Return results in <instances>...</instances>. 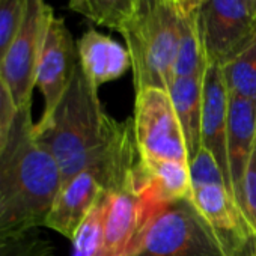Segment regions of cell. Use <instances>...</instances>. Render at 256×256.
<instances>
[{"mask_svg":"<svg viewBox=\"0 0 256 256\" xmlns=\"http://www.w3.org/2000/svg\"><path fill=\"white\" fill-rule=\"evenodd\" d=\"M228 114L229 92L224 83L222 66L208 62L204 72L200 142L202 148L206 150L217 162L226 184L232 192L228 160Z\"/></svg>","mask_w":256,"mask_h":256,"instance_id":"8fae6325","label":"cell"},{"mask_svg":"<svg viewBox=\"0 0 256 256\" xmlns=\"http://www.w3.org/2000/svg\"><path fill=\"white\" fill-rule=\"evenodd\" d=\"M206 64L198 23V10L187 14L180 12V40L174 76H200L205 72Z\"/></svg>","mask_w":256,"mask_h":256,"instance_id":"e0dca14e","label":"cell"},{"mask_svg":"<svg viewBox=\"0 0 256 256\" xmlns=\"http://www.w3.org/2000/svg\"><path fill=\"white\" fill-rule=\"evenodd\" d=\"M241 2L248 8V11L253 14V17L256 18V0H241Z\"/></svg>","mask_w":256,"mask_h":256,"instance_id":"4316f807","label":"cell"},{"mask_svg":"<svg viewBox=\"0 0 256 256\" xmlns=\"http://www.w3.org/2000/svg\"><path fill=\"white\" fill-rule=\"evenodd\" d=\"M136 188L142 199L156 211L168 204L188 199L192 194L188 164L140 157L136 166Z\"/></svg>","mask_w":256,"mask_h":256,"instance_id":"5bb4252c","label":"cell"},{"mask_svg":"<svg viewBox=\"0 0 256 256\" xmlns=\"http://www.w3.org/2000/svg\"><path fill=\"white\" fill-rule=\"evenodd\" d=\"M107 192L86 216L72 238V256H104V222Z\"/></svg>","mask_w":256,"mask_h":256,"instance_id":"ffe728a7","label":"cell"},{"mask_svg":"<svg viewBox=\"0 0 256 256\" xmlns=\"http://www.w3.org/2000/svg\"><path fill=\"white\" fill-rule=\"evenodd\" d=\"M190 200L229 256L256 252V229L224 184L192 187Z\"/></svg>","mask_w":256,"mask_h":256,"instance_id":"ba28073f","label":"cell"},{"mask_svg":"<svg viewBox=\"0 0 256 256\" xmlns=\"http://www.w3.org/2000/svg\"><path fill=\"white\" fill-rule=\"evenodd\" d=\"M78 64L77 42L64 18L53 17L46 35L36 70V88L44 98L41 119H46L64 96Z\"/></svg>","mask_w":256,"mask_h":256,"instance_id":"9c48e42d","label":"cell"},{"mask_svg":"<svg viewBox=\"0 0 256 256\" xmlns=\"http://www.w3.org/2000/svg\"><path fill=\"white\" fill-rule=\"evenodd\" d=\"M125 256H229L194 205L181 199L158 208Z\"/></svg>","mask_w":256,"mask_h":256,"instance_id":"277c9868","label":"cell"},{"mask_svg":"<svg viewBox=\"0 0 256 256\" xmlns=\"http://www.w3.org/2000/svg\"><path fill=\"white\" fill-rule=\"evenodd\" d=\"M170 2L178 8L180 12L182 14H187V12H193L196 11L200 4H202V0H170Z\"/></svg>","mask_w":256,"mask_h":256,"instance_id":"484cf974","label":"cell"},{"mask_svg":"<svg viewBox=\"0 0 256 256\" xmlns=\"http://www.w3.org/2000/svg\"><path fill=\"white\" fill-rule=\"evenodd\" d=\"M104 193L106 190L94 170L86 169L77 174L62 186L44 228L72 241L80 224Z\"/></svg>","mask_w":256,"mask_h":256,"instance_id":"4fadbf2b","label":"cell"},{"mask_svg":"<svg viewBox=\"0 0 256 256\" xmlns=\"http://www.w3.org/2000/svg\"><path fill=\"white\" fill-rule=\"evenodd\" d=\"M242 204L248 220L256 229V150L253 152L252 162L246 174L242 187Z\"/></svg>","mask_w":256,"mask_h":256,"instance_id":"d4e9b609","label":"cell"},{"mask_svg":"<svg viewBox=\"0 0 256 256\" xmlns=\"http://www.w3.org/2000/svg\"><path fill=\"white\" fill-rule=\"evenodd\" d=\"M202 2H204V0H202Z\"/></svg>","mask_w":256,"mask_h":256,"instance_id":"f1b7e54d","label":"cell"},{"mask_svg":"<svg viewBox=\"0 0 256 256\" xmlns=\"http://www.w3.org/2000/svg\"><path fill=\"white\" fill-rule=\"evenodd\" d=\"M132 60L136 92L169 89L174 80L180 40V11L170 0H140L119 30Z\"/></svg>","mask_w":256,"mask_h":256,"instance_id":"3957f363","label":"cell"},{"mask_svg":"<svg viewBox=\"0 0 256 256\" xmlns=\"http://www.w3.org/2000/svg\"><path fill=\"white\" fill-rule=\"evenodd\" d=\"M53 17L47 0H28L22 26L0 62V77L8 84L18 108L32 104L38 62Z\"/></svg>","mask_w":256,"mask_h":256,"instance_id":"8992f818","label":"cell"},{"mask_svg":"<svg viewBox=\"0 0 256 256\" xmlns=\"http://www.w3.org/2000/svg\"><path fill=\"white\" fill-rule=\"evenodd\" d=\"M133 128L139 156L148 160H174L188 164L181 125L166 89L136 92Z\"/></svg>","mask_w":256,"mask_h":256,"instance_id":"5b68a950","label":"cell"},{"mask_svg":"<svg viewBox=\"0 0 256 256\" xmlns=\"http://www.w3.org/2000/svg\"><path fill=\"white\" fill-rule=\"evenodd\" d=\"M168 92L170 95L174 108L176 112L181 130L186 139L188 163H190L202 148L200 128H202L204 74L175 77Z\"/></svg>","mask_w":256,"mask_h":256,"instance_id":"2e32d148","label":"cell"},{"mask_svg":"<svg viewBox=\"0 0 256 256\" xmlns=\"http://www.w3.org/2000/svg\"><path fill=\"white\" fill-rule=\"evenodd\" d=\"M188 169H190L192 187L210 186V184H224L228 187L226 180H224V176H223L217 162L204 148H200L198 156L188 163Z\"/></svg>","mask_w":256,"mask_h":256,"instance_id":"603a6c76","label":"cell"},{"mask_svg":"<svg viewBox=\"0 0 256 256\" xmlns=\"http://www.w3.org/2000/svg\"><path fill=\"white\" fill-rule=\"evenodd\" d=\"M26 4L28 0H0V62L22 26Z\"/></svg>","mask_w":256,"mask_h":256,"instance_id":"7402d4cb","label":"cell"},{"mask_svg":"<svg viewBox=\"0 0 256 256\" xmlns=\"http://www.w3.org/2000/svg\"><path fill=\"white\" fill-rule=\"evenodd\" d=\"M60 188L59 164L35 139L32 104H28L18 108L0 146V236L42 228Z\"/></svg>","mask_w":256,"mask_h":256,"instance_id":"6da1fadb","label":"cell"},{"mask_svg":"<svg viewBox=\"0 0 256 256\" xmlns=\"http://www.w3.org/2000/svg\"><path fill=\"white\" fill-rule=\"evenodd\" d=\"M198 23L206 62L223 66L256 36V18L241 0H204Z\"/></svg>","mask_w":256,"mask_h":256,"instance_id":"52a82bcc","label":"cell"},{"mask_svg":"<svg viewBox=\"0 0 256 256\" xmlns=\"http://www.w3.org/2000/svg\"><path fill=\"white\" fill-rule=\"evenodd\" d=\"M54 247L38 230L16 236H0V256H52Z\"/></svg>","mask_w":256,"mask_h":256,"instance_id":"44dd1931","label":"cell"},{"mask_svg":"<svg viewBox=\"0 0 256 256\" xmlns=\"http://www.w3.org/2000/svg\"><path fill=\"white\" fill-rule=\"evenodd\" d=\"M256 150V101L230 96L228 114V160L235 200L244 210L242 187ZM246 212V211H244Z\"/></svg>","mask_w":256,"mask_h":256,"instance_id":"7c38bea8","label":"cell"},{"mask_svg":"<svg viewBox=\"0 0 256 256\" xmlns=\"http://www.w3.org/2000/svg\"><path fill=\"white\" fill-rule=\"evenodd\" d=\"M252 256H256V252H254V253H253V254H252Z\"/></svg>","mask_w":256,"mask_h":256,"instance_id":"83f0119b","label":"cell"},{"mask_svg":"<svg viewBox=\"0 0 256 256\" xmlns=\"http://www.w3.org/2000/svg\"><path fill=\"white\" fill-rule=\"evenodd\" d=\"M107 199L104 256H125L156 210L139 194L136 188V170L124 184L107 192Z\"/></svg>","mask_w":256,"mask_h":256,"instance_id":"30bf717a","label":"cell"},{"mask_svg":"<svg viewBox=\"0 0 256 256\" xmlns=\"http://www.w3.org/2000/svg\"><path fill=\"white\" fill-rule=\"evenodd\" d=\"M222 72L230 96L256 101V36L236 58L222 66Z\"/></svg>","mask_w":256,"mask_h":256,"instance_id":"d6986e66","label":"cell"},{"mask_svg":"<svg viewBox=\"0 0 256 256\" xmlns=\"http://www.w3.org/2000/svg\"><path fill=\"white\" fill-rule=\"evenodd\" d=\"M77 54L82 70L98 89L132 68L128 50L95 29H89L77 41Z\"/></svg>","mask_w":256,"mask_h":256,"instance_id":"9a60e30c","label":"cell"},{"mask_svg":"<svg viewBox=\"0 0 256 256\" xmlns=\"http://www.w3.org/2000/svg\"><path fill=\"white\" fill-rule=\"evenodd\" d=\"M17 113L18 107L14 101V96L8 84L0 77V146L6 142Z\"/></svg>","mask_w":256,"mask_h":256,"instance_id":"cb8c5ba5","label":"cell"},{"mask_svg":"<svg viewBox=\"0 0 256 256\" xmlns=\"http://www.w3.org/2000/svg\"><path fill=\"white\" fill-rule=\"evenodd\" d=\"M140 0H68V8L94 24L119 30L136 12Z\"/></svg>","mask_w":256,"mask_h":256,"instance_id":"ac0fdd59","label":"cell"},{"mask_svg":"<svg viewBox=\"0 0 256 256\" xmlns=\"http://www.w3.org/2000/svg\"><path fill=\"white\" fill-rule=\"evenodd\" d=\"M119 130L120 122L104 112L98 88L77 64L56 108L35 124V139L59 164L64 186L77 174L100 164Z\"/></svg>","mask_w":256,"mask_h":256,"instance_id":"7a4b0ae2","label":"cell"}]
</instances>
